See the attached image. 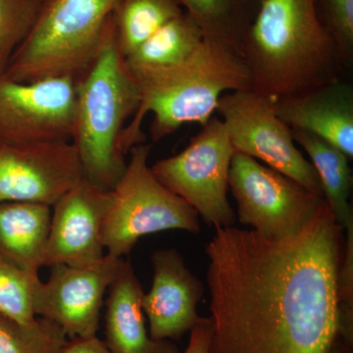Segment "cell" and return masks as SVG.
<instances>
[{
    "instance_id": "obj_17",
    "label": "cell",
    "mask_w": 353,
    "mask_h": 353,
    "mask_svg": "<svg viewBox=\"0 0 353 353\" xmlns=\"http://www.w3.org/2000/svg\"><path fill=\"white\" fill-rule=\"evenodd\" d=\"M50 206L34 202L0 203V257L39 276L50 234Z\"/></svg>"
},
{
    "instance_id": "obj_19",
    "label": "cell",
    "mask_w": 353,
    "mask_h": 353,
    "mask_svg": "<svg viewBox=\"0 0 353 353\" xmlns=\"http://www.w3.org/2000/svg\"><path fill=\"white\" fill-rule=\"evenodd\" d=\"M294 141L307 153L310 163L319 178L323 197L341 230L353 228L350 203L352 170L348 158L341 150L310 132L292 130Z\"/></svg>"
},
{
    "instance_id": "obj_1",
    "label": "cell",
    "mask_w": 353,
    "mask_h": 353,
    "mask_svg": "<svg viewBox=\"0 0 353 353\" xmlns=\"http://www.w3.org/2000/svg\"><path fill=\"white\" fill-rule=\"evenodd\" d=\"M343 230L326 201L296 236L216 229L205 248L209 353H330L340 334Z\"/></svg>"
},
{
    "instance_id": "obj_14",
    "label": "cell",
    "mask_w": 353,
    "mask_h": 353,
    "mask_svg": "<svg viewBox=\"0 0 353 353\" xmlns=\"http://www.w3.org/2000/svg\"><path fill=\"white\" fill-rule=\"evenodd\" d=\"M152 264V288L141 299L150 336L157 341L179 340L202 319L196 308L203 299V283L175 248L153 252Z\"/></svg>"
},
{
    "instance_id": "obj_22",
    "label": "cell",
    "mask_w": 353,
    "mask_h": 353,
    "mask_svg": "<svg viewBox=\"0 0 353 353\" xmlns=\"http://www.w3.org/2000/svg\"><path fill=\"white\" fill-rule=\"evenodd\" d=\"M68 341L61 327L46 318L19 322L0 316V353H64Z\"/></svg>"
},
{
    "instance_id": "obj_16",
    "label": "cell",
    "mask_w": 353,
    "mask_h": 353,
    "mask_svg": "<svg viewBox=\"0 0 353 353\" xmlns=\"http://www.w3.org/2000/svg\"><path fill=\"white\" fill-rule=\"evenodd\" d=\"M145 292L130 260H123L108 290L105 343L111 353H182L171 341L152 338L145 326Z\"/></svg>"
},
{
    "instance_id": "obj_24",
    "label": "cell",
    "mask_w": 353,
    "mask_h": 353,
    "mask_svg": "<svg viewBox=\"0 0 353 353\" xmlns=\"http://www.w3.org/2000/svg\"><path fill=\"white\" fill-rule=\"evenodd\" d=\"M39 279L0 257V316L19 322L36 319L34 287Z\"/></svg>"
},
{
    "instance_id": "obj_10",
    "label": "cell",
    "mask_w": 353,
    "mask_h": 353,
    "mask_svg": "<svg viewBox=\"0 0 353 353\" xmlns=\"http://www.w3.org/2000/svg\"><path fill=\"white\" fill-rule=\"evenodd\" d=\"M75 114V79L16 82L0 76L1 145L72 141Z\"/></svg>"
},
{
    "instance_id": "obj_11",
    "label": "cell",
    "mask_w": 353,
    "mask_h": 353,
    "mask_svg": "<svg viewBox=\"0 0 353 353\" xmlns=\"http://www.w3.org/2000/svg\"><path fill=\"white\" fill-rule=\"evenodd\" d=\"M122 261L106 253L87 267L51 265L48 280L34 283V314L57 323L69 340L97 336L104 296Z\"/></svg>"
},
{
    "instance_id": "obj_18",
    "label": "cell",
    "mask_w": 353,
    "mask_h": 353,
    "mask_svg": "<svg viewBox=\"0 0 353 353\" xmlns=\"http://www.w3.org/2000/svg\"><path fill=\"white\" fill-rule=\"evenodd\" d=\"M203 39L199 26L183 12L125 57V63L134 80L168 71L187 61Z\"/></svg>"
},
{
    "instance_id": "obj_15",
    "label": "cell",
    "mask_w": 353,
    "mask_h": 353,
    "mask_svg": "<svg viewBox=\"0 0 353 353\" xmlns=\"http://www.w3.org/2000/svg\"><path fill=\"white\" fill-rule=\"evenodd\" d=\"M276 113L292 130L315 134L353 157V88L340 78L307 92L274 99Z\"/></svg>"
},
{
    "instance_id": "obj_6",
    "label": "cell",
    "mask_w": 353,
    "mask_h": 353,
    "mask_svg": "<svg viewBox=\"0 0 353 353\" xmlns=\"http://www.w3.org/2000/svg\"><path fill=\"white\" fill-rule=\"evenodd\" d=\"M152 146L130 150L124 174L111 190L102 240L109 254L122 259L139 239L148 234L182 230L201 231L199 213L157 180L148 165Z\"/></svg>"
},
{
    "instance_id": "obj_12",
    "label": "cell",
    "mask_w": 353,
    "mask_h": 353,
    "mask_svg": "<svg viewBox=\"0 0 353 353\" xmlns=\"http://www.w3.org/2000/svg\"><path fill=\"white\" fill-rule=\"evenodd\" d=\"M83 179L72 141L0 143V203L34 202L52 208Z\"/></svg>"
},
{
    "instance_id": "obj_9",
    "label": "cell",
    "mask_w": 353,
    "mask_h": 353,
    "mask_svg": "<svg viewBox=\"0 0 353 353\" xmlns=\"http://www.w3.org/2000/svg\"><path fill=\"white\" fill-rule=\"evenodd\" d=\"M216 111L236 152L255 158L323 196L315 169L294 145L292 129L276 113L273 99L252 88L234 90L220 97Z\"/></svg>"
},
{
    "instance_id": "obj_2",
    "label": "cell",
    "mask_w": 353,
    "mask_h": 353,
    "mask_svg": "<svg viewBox=\"0 0 353 353\" xmlns=\"http://www.w3.org/2000/svg\"><path fill=\"white\" fill-rule=\"evenodd\" d=\"M241 57L253 90L273 99L336 80L343 63L318 0H263Z\"/></svg>"
},
{
    "instance_id": "obj_8",
    "label": "cell",
    "mask_w": 353,
    "mask_h": 353,
    "mask_svg": "<svg viewBox=\"0 0 353 353\" xmlns=\"http://www.w3.org/2000/svg\"><path fill=\"white\" fill-rule=\"evenodd\" d=\"M229 189L241 224L274 241L299 234L324 201L290 176L241 152L232 158Z\"/></svg>"
},
{
    "instance_id": "obj_4",
    "label": "cell",
    "mask_w": 353,
    "mask_h": 353,
    "mask_svg": "<svg viewBox=\"0 0 353 353\" xmlns=\"http://www.w3.org/2000/svg\"><path fill=\"white\" fill-rule=\"evenodd\" d=\"M139 105L123 136L124 152L143 143L141 124L153 114L150 132L154 143L174 134L183 125L208 124L226 92L252 88L245 60L214 41L203 39L196 52L180 66L137 79Z\"/></svg>"
},
{
    "instance_id": "obj_13",
    "label": "cell",
    "mask_w": 353,
    "mask_h": 353,
    "mask_svg": "<svg viewBox=\"0 0 353 353\" xmlns=\"http://www.w3.org/2000/svg\"><path fill=\"white\" fill-rule=\"evenodd\" d=\"M111 201V190L85 178L52 206L43 267L65 264L87 267L104 253L102 229Z\"/></svg>"
},
{
    "instance_id": "obj_21",
    "label": "cell",
    "mask_w": 353,
    "mask_h": 353,
    "mask_svg": "<svg viewBox=\"0 0 353 353\" xmlns=\"http://www.w3.org/2000/svg\"><path fill=\"white\" fill-rule=\"evenodd\" d=\"M183 13L176 0H117L111 17L123 57L131 54L158 30Z\"/></svg>"
},
{
    "instance_id": "obj_3",
    "label": "cell",
    "mask_w": 353,
    "mask_h": 353,
    "mask_svg": "<svg viewBox=\"0 0 353 353\" xmlns=\"http://www.w3.org/2000/svg\"><path fill=\"white\" fill-rule=\"evenodd\" d=\"M139 105L136 81L128 70L109 18L97 57L76 80V114L72 141L83 178L112 190L126 169L122 141Z\"/></svg>"
},
{
    "instance_id": "obj_25",
    "label": "cell",
    "mask_w": 353,
    "mask_h": 353,
    "mask_svg": "<svg viewBox=\"0 0 353 353\" xmlns=\"http://www.w3.org/2000/svg\"><path fill=\"white\" fill-rule=\"evenodd\" d=\"M329 31L343 61L353 57V0H324Z\"/></svg>"
},
{
    "instance_id": "obj_28",
    "label": "cell",
    "mask_w": 353,
    "mask_h": 353,
    "mask_svg": "<svg viewBox=\"0 0 353 353\" xmlns=\"http://www.w3.org/2000/svg\"><path fill=\"white\" fill-rule=\"evenodd\" d=\"M330 353H352V345H350L347 341H343L341 336H338Z\"/></svg>"
},
{
    "instance_id": "obj_7",
    "label": "cell",
    "mask_w": 353,
    "mask_h": 353,
    "mask_svg": "<svg viewBox=\"0 0 353 353\" xmlns=\"http://www.w3.org/2000/svg\"><path fill=\"white\" fill-rule=\"evenodd\" d=\"M234 148L221 118L212 117L178 154L158 160L152 171L210 226L233 227L236 216L228 201Z\"/></svg>"
},
{
    "instance_id": "obj_26",
    "label": "cell",
    "mask_w": 353,
    "mask_h": 353,
    "mask_svg": "<svg viewBox=\"0 0 353 353\" xmlns=\"http://www.w3.org/2000/svg\"><path fill=\"white\" fill-rule=\"evenodd\" d=\"M212 324L210 317H202L201 322L190 331L189 345L182 353H209Z\"/></svg>"
},
{
    "instance_id": "obj_23",
    "label": "cell",
    "mask_w": 353,
    "mask_h": 353,
    "mask_svg": "<svg viewBox=\"0 0 353 353\" xmlns=\"http://www.w3.org/2000/svg\"><path fill=\"white\" fill-rule=\"evenodd\" d=\"M43 0H0V76L29 36Z\"/></svg>"
},
{
    "instance_id": "obj_27",
    "label": "cell",
    "mask_w": 353,
    "mask_h": 353,
    "mask_svg": "<svg viewBox=\"0 0 353 353\" xmlns=\"http://www.w3.org/2000/svg\"><path fill=\"white\" fill-rule=\"evenodd\" d=\"M64 353H111L103 341L97 336L88 339L69 340Z\"/></svg>"
},
{
    "instance_id": "obj_20",
    "label": "cell",
    "mask_w": 353,
    "mask_h": 353,
    "mask_svg": "<svg viewBox=\"0 0 353 353\" xmlns=\"http://www.w3.org/2000/svg\"><path fill=\"white\" fill-rule=\"evenodd\" d=\"M185 8L204 39L241 57L243 43L263 0H176Z\"/></svg>"
},
{
    "instance_id": "obj_5",
    "label": "cell",
    "mask_w": 353,
    "mask_h": 353,
    "mask_svg": "<svg viewBox=\"0 0 353 353\" xmlns=\"http://www.w3.org/2000/svg\"><path fill=\"white\" fill-rule=\"evenodd\" d=\"M116 1L43 0L32 31L2 76L16 82L80 78L97 57Z\"/></svg>"
}]
</instances>
